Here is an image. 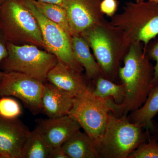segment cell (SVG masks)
<instances>
[{
    "mask_svg": "<svg viewBox=\"0 0 158 158\" xmlns=\"http://www.w3.org/2000/svg\"><path fill=\"white\" fill-rule=\"evenodd\" d=\"M142 44L130 45L123 59L124 65L118 69L125 95L122 103L117 104L114 114L116 116H127L128 113L141 107L153 88L154 67Z\"/></svg>",
    "mask_w": 158,
    "mask_h": 158,
    "instance_id": "obj_1",
    "label": "cell"
},
{
    "mask_svg": "<svg viewBox=\"0 0 158 158\" xmlns=\"http://www.w3.org/2000/svg\"><path fill=\"white\" fill-rule=\"evenodd\" d=\"M81 35L92 50L102 76L115 81L119 65L130 47L122 31L104 19Z\"/></svg>",
    "mask_w": 158,
    "mask_h": 158,
    "instance_id": "obj_2",
    "label": "cell"
},
{
    "mask_svg": "<svg viewBox=\"0 0 158 158\" xmlns=\"http://www.w3.org/2000/svg\"><path fill=\"white\" fill-rule=\"evenodd\" d=\"M110 23L122 31L129 45L142 44L145 50L158 35V3L128 2L122 12L114 15Z\"/></svg>",
    "mask_w": 158,
    "mask_h": 158,
    "instance_id": "obj_3",
    "label": "cell"
},
{
    "mask_svg": "<svg viewBox=\"0 0 158 158\" xmlns=\"http://www.w3.org/2000/svg\"><path fill=\"white\" fill-rule=\"evenodd\" d=\"M0 32L13 44H32L47 51L37 20L20 0H5L1 5Z\"/></svg>",
    "mask_w": 158,
    "mask_h": 158,
    "instance_id": "obj_4",
    "label": "cell"
},
{
    "mask_svg": "<svg viewBox=\"0 0 158 158\" xmlns=\"http://www.w3.org/2000/svg\"><path fill=\"white\" fill-rule=\"evenodd\" d=\"M142 128L130 121L127 116L111 113L103 135L94 143L99 158H128L144 143Z\"/></svg>",
    "mask_w": 158,
    "mask_h": 158,
    "instance_id": "obj_5",
    "label": "cell"
},
{
    "mask_svg": "<svg viewBox=\"0 0 158 158\" xmlns=\"http://www.w3.org/2000/svg\"><path fill=\"white\" fill-rule=\"evenodd\" d=\"M89 85L74 97L73 106L69 113L85 133L96 143L106 129L110 114H115L117 104L111 97L96 96Z\"/></svg>",
    "mask_w": 158,
    "mask_h": 158,
    "instance_id": "obj_6",
    "label": "cell"
},
{
    "mask_svg": "<svg viewBox=\"0 0 158 158\" xmlns=\"http://www.w3.org/2000/svg\"><path fill=\"white\" fill-rule=\"evenodd\" d=\"M8 56L0 62L5 73L17 72L44 83L49 72L58 62L53 54L32 44L16 45L7 41Z\"/></svg>",
    "mask_w": 158,
    "mask_h": 158,
    "instance_id": "obj_7",
    "label": "cell"
},
{
    "mask_svg": "<svg viewBox=\"0 0 158 158\" xmlns=\"http://www.w3.org/2000/svg\"><path fill=\"white\" fill-rule=\"evenodd\" d=\"M37 20L47 51L53 54L59 61L82 73L84 69L76 58L72 45L71 37L56 23L40 13L32 0H20Z\"/></svg>",
    "mask_w": 158,
    "mask_h": 158,
    "instance_id": "obj_8",
    "label": "cell"
},
{
    "mask_svg": "<svg viewBox=\"0 0 158 158\" xmlns=\"http://www.w3.org/2000/svg\"><path fill=\"white\" fill-rule=\"evenodd\" d=\"M44 83L24 74L3 72L0 78V98L13 96L20 100L34 115L42 113Z\"/></svg>",
    "mask_w": 158,
    "mask_h": 158,
    "instance_id": "obj_9",
    "label": "cell"
},
{
    "mask_svg": "<svg viewBox=\"0 0 158 158\" xmlns=\"http://www.w3.org/2000/svg\"><path fill=\"white\" fill-rule=\"evenodd\" d=\"M102 0H63L71 35H81L84 31L105 19L100 9Z\"/></svg>",
    "mask_w": 158,
    "mask_h": 158,
    "instance_id": "obj_10",
    "label": "cell"
},
{
    "mask_svg": "<svg viewBox=\"0 0 158 158\" xmlns=\"http://www.w3.org/2000/svg\"><path fill=\"white\" fill-rule=\"evenodd\" d=\"M30 132L18 118L0 116V158H20Z\"/></svg>",
    "mask_w": 158,
    "mask_h": 158,
    "instance_id": "obj_11",
    "label": "cell"
},
{
    "mask_svg": "<svg viewBox=\"0 0 158 158\" xmlns=\"http://www.w3.org/2000/svg\"><path fill=\"white\" fill-rule=\"evenodd\" d=\"M52 149L62 146L81 127L69 115L40 119L37 127Z\"/></svg>",
    "mask_w": 158,
    "mask_h": 158,
    "instance_id": "obj_12",
    "label": "cell"
},
{
    "mask_svg": "<svg viewBox=\"0 0 158 158\" xmlns=\"http://www.w3.org/2000/svg\"><path fill=\"white\" fill-rule=\"evenodd\" d=\"M47 81L69 94L78 95L88 86L86 75L58 61L56 65L48 74Z\"/></svg>",
    "mask_w": 158,
    "mask_h": 158,
    "instance_id": "obj_13",
    "label": "cell"
},
{
    "mask_svg": "<svg viewBox=\"0 0 158 158\" xmlns=\"http://www.w3.org/2000/svg\"><path fill=\"white\" fill-rule=\"evenodd\" d=\"M74 97L49 82L44 83L41 99L42 113L48 118L68 115L73 106Z\"/></svg>",
    "mask_w": 158,
    "mask_h": 158,
    "instance_id": "obj_14",
    "label": "cell"
},
{
    "mask_svg": "<svg viewBox=\"0 0 158 158\" xmlns=\"http://www.w3.org/2000/svg\"><path fill=\"white\" fill-rule=\"evenodd\" d=\"M72 45L76 58L85 71L89 81H95L102 74L98 63L90 52V46L81 35L71 37Z\"/></svg>",
    "mask_w": 158,
    "mask_h": 158,
    "instance_id": "obj_15",
    "label": "cell"
},
{
    "mask_svg": "<svg viewBox=\"0 0 158 158\" xmlns=\"http://www.w3.org/2000/svg\"><path fill=\"white\" fill-rule=\"evenodd\" d=\"M69 158H99L94 142L80 130L62 144Z\"/></svg>",
    "mask_w": 158,
    "mask_h": 158,
    "instance_id": "obj_16",
    "label": "cell"
},
{
    "mask_svg": "<svg viewBox=\"0 0 158 158\" xmlns=\"http://www.w3.org/2000/svg\"><path fill=\"white\" fill-rule=\"evenodd\" d=\"M158 113V85L154 86L144 104L132 112L129 120L142 127L151 128L152 119Z\"/></svg>",
    "mask_w": 158,
    "mask_h": 158,
    "instance_id": "obj_17",
    "label": "cell"
},
{
    "mask_svg": "<svg viewBox=\"0 0 158 158\" xmlns=\"http://www.w3.org/2000/svg\"><path fill=\"white\" fill-rule=\"evenodd\" d=\"M52 150L37 127L29 133L20 158H50Z\"/></svg>",
    "mask_w": 158,
    "mask_h": 158,
    "instance_id": "obj_18",
    "label": "cell"
},
{
    "mask_svg": "<svg viewBox=\"0 0 158 158\" xmlns=\"http://www.w3.org/2000/svg\"><path fill=\"white\" fill-rule=\"evenodd\" d=\"M35 8L43 15L61 27L69 35L70 27L65 9L62 6L32 0Z\"/></svg>",
    "mask_w": 158,
    "mask_h": 158,
    "instance_id": "obj_19",
    "label": "cell"
},
{
    "mask_svg": "<svg viewBox=\"0 0 158 158\" xmlns=\"http://www.w3.org/2000/svg\"><path fill=\"white\" fill-rule=\"evenodd\" d=\"M93 89L94 94L100 97L112 98L116 104L122 103L125 95V89L123 84H117L103 76L99 77Z\"/></svg>",
    "mask_w": 158,
    "mask_h": 158,
    "instance_id": "obj_20",
    "label": "cell"
},
{
    "mask_svg": "<svg viewBox=\"0 0 158 158\" xmlns=\"http://www.w3.org/2000/svg\"><path fill=\"white\" fill-rule=\"evenodd\" d=\"M22 114L19 102L11 97L0 98V116L6 118H17Z\"/></svg>",
    "mask_w": 158,
    "mask_h": 158,
    "instance_id": "obj_21",
    "label": "cell"
},
{
    "mask_svg": "<svg viewBox=\"0 0 158 158\" xmlns=\"http://www.w3.org/2000/svg\"><path fill=\"white\" fill-rule=\"evenodd\" d=\"M128 158H158V143H144L135 150Z\"/></svg>",
    "mask_w": 158,
    "mask_h": 158,
    "instance_id": "obj_22",
    "label": "cell"
},
{
    "mask_svg": "<svg viewBox=\"0 0 158 158\" xmlns=\"http://www.w3.org/2000/svg\"><path fill=\"white\" fill-rule=\"evenodd\" d=\"M146 51L149 58H152L156 62L155 66L154 67V77L153 79V87L158 85V40L149 43Z\"/></svg>",
    "mask_w": 158,
    "mask_h": 158,
    "instance_id": "obj_23",
    "label": "cell"
},
{
    "mask_svg": "<svg viewBox=\"0 0 158 158\" xmlns=\"http://www.w3.org/2000/svg\"><path fill=\"white\" fill-rule=\"evenodd\" d=\"M118 5L116 0H103L101 3V10L104 14L112 17L115 15Z\"/></svg>",
    "mask_w": 158,
    "mask_h": 158,
    "instance_id": "obj_24",
    "label": "cell"
},
{
    "mask_svg": "<svg viewBox=\"0 0 158 158\" xmlns=\"http://www.w3.org/2000/svg\"><path fill=\"white\" fill-rule=\"evenodd\" d=\"M8 54L7 41L0 32V62L7 57ZM3 73V72L0 71V78Z\"/></svg>",
    "mask_w": 158,
    "mask_h": 158,
    "instance_id": "obj_25",
    "label": "cell"
},
{
    "mask_svg": "<svg viewBox=\"0 0 158 158\" xmlns=\"http://www.w3.org/2000/svg\"><path fill=\"white\" fill-rule=\"evenodd\" d=\"M50 158H69L62 146L52 150Z\"/></svg>",
    "mask_w": 158,
    "mask_h": 158,
    "instance_id": "obj_26",
    "label": "cell"
},
{
    "mask_svg": "<svg viewBox=\"0 0 158 158\" xmlns=\"http://www.w3.org/2000/svg\"><path fill=\"white\" fill-rule=\"evenodd\" d=\"M39 2L50 4H56L63 7V0H37Z\"/></svg>",
    "mask_w": 158,
    "mask_h": 158,
    "instance_id": "obj_27",
    "label": "cell"
},
{
    "mask_svg": "<svg viewBox=\"0 0 158 158\" xmlns=\"http://www.w3.org/2000/svg\"><path fill=\"white\" fill-rule=\"evenodd\" d=\"M146 0H135L136 2H144ZM147 1H152V2L158 3V0H147Z\"/></svg>",
    "mask_w": 158,
    "mask_h": 158,
    "instance_id": "obj_28",
    "label": "cell"
},
{
    "mask_svg": "<svg viewBox=\"0 0 158 158\" xmlns=\"http://www.w3.org/2000/svg\"><path fill=\"white\" fill-rule=\"evenodd\" d=\"M5 0H0V5H2Z\"/></svg>",
    "mask_w": 158,
    "mask_h": 158,
    "instance_id": "obj_29",
    "label": "cell"
},
{
    "mask_svg": "<svg viewBox=\"0 0 158 158\" xmlns=\"http://www.w3.org/2000/svg\"><path fill=\"white\" fill-rule=\"evenodd\" d=\"M0 9H1V5H0Z\"/></svg>",
    "mask_w": 158,
    "mask_h": 158,
    "instance_id": "obj_30",
    "label": "cell"
}]
</instances>
